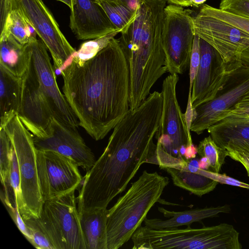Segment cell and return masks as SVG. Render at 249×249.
Returning <instances> with one entry per match:
<instances>
[{
	"label": "cell",
	"mask_w": 249,
	"mask_h": 249,
	"mask_svg": "<svg viewBox=\"0 0 249 249\" xmlns=\"http://www.w3.org/2000/svg\"><path fill=\"white\" fill-rule=\"evenodd\" d=\"M227 156L241 163L249 177V141L233 139L226 145Z\"/></svg>",
	"instance_id": "cell-29"
},
{
	"label": "cell",
	"mask_w": 249,
	"mask_h": 249,
	"mask_svg": "<svg viewBox=\"0 0 249 249\" xmlns=\"http://www.w3.org/2000/svg\"><path fill=\"white\" fill-rule=\"evenodd\" d=\"M102 6L108 18L120 33L124 32L135 20L138 10H134L118 1L96 0Z\"/></svg>",
	"instance_id": "cell-24"
},
{
	"label": "cell",
	"mask_w": 249,
	"mask_h": 249,
	"mask_svg": "<svg viewBox=\"0 0 249 249\" xmlns=\"http://www.w3.org/2000/svg\"><path fill=\"white\" fill-rule=\"evenodd\" d=\"M36 164L44 201L75 191L83 181L78 166L56 152L36 149Z\"/></svg>",
	"instance_id": "cell-14"
},
{
	"label": "cell",
	"mask_w": 249,
	"mask_h": 249,
	"mask_svg": "<svg viewBox=\"0 0 249 249\" xmlns=\"http://www.w3.org/2000/svg\"><path fill=\"white\" fill-rule=\"evenodd\" d=\"M163 169L170 175L175 186L199 196L212 191L218 183L199 173L197 160L171 157Z\"/></svg>",
	"instance_id": "cell-18"
},
{
	"label": "cell",
	"mask_w": 249,
	"mask_h": 249,
	"mask_svg": "<svg viewBox=\"0 0 249 249\" xmlns=\"http://www.w3.org/2000/svg\"><path fill=\"white\" fill-rule=\"evenodd\" d=\"M58 1H60L61 2H63L64 3L66 4L67 5H68L70 9L72 7V0H57Z\"/></svg>",
	"instance_id": "cell-42"
},
{
	"label": "cell",
	"mask_w": 249,
	"mask_h": 249,
	"mask_svg": "<svg viewBox=\"0 0 249 249\" xmlns=\"http://www.w3.org/2000/svg\"><path fill=\"white\" fill-rule=\"evenodd\" d=\"M158 210L164 217L169 218L162 220L159 218H147L146 217L143 221L145 226L153 229H161L190 225L194 222L215 217L221 213H228L231 208L229 205H224L182 212L170 211L163 207H159Z\"/></svg>",
	"instance_id": "cell-19"
},
{
	"label": "cell",
	"mask_w": 249,
	"mask_h": 249,
	"mask_svg": "<svg viewBox=\"0 0 249 249\" xmlns=\"http://www.w3.org/2000/svg\"><path fill=\"white\" fill-rule=\"evenodd\" d=\"M221 120H249V92Z\"/></svg>",
	"instance_id": "cell-34"
},
{
	"label": "cell",
	"mask_w": 249,
	"mask_h": 249,
	"mask_svg": "<svg viewBox=\"0 0 249 249\" xmlns=\"http://www.w3.org/2000/svg\"><path fill=\"white\" fill-rule=\"evenodd\" d=\"M183 229H153L141 226L131 237L133 249H235L239 233L227 223Z\"/></svg>",
	"instance_id": "cell-6"
},
{
	"label": "cell",
	"mask_w": 249,
	"mask_h": 249,
	"mask_svg": "<svg viewBox=\"0 0 249 249\" xmlns=\"http://www.w3.org/2000/svg\"><path fill=\"white\" fill-rule=\"evenodd\" d=\"M11 10L20 13L31 24L60 71L76 51L68 41L51 12L42 0H10Z\"/></svg>",
	"instance_id": "cell-11"
},
{
	"label": "cell",
	"mask_w": 249,
	"mask_h": 249,
	"mask_svg": "<svg viewBox=\"0 0 249 249\" xmlns=\"http://www.w3.org/2000/svg\"><path fill=\"white\" fill-rule=\"evenodd\" d=\"M207 130L215 143L223 149L231 140L249 141V120H220Z\"/></svg>",
	"instance_id": "cell-23"
},
{
	"label": "cell",
	"mask_w": 249,
	"mask_h": 249,
	"mask_svg": "<svg viewBox=\"0 0 249 249\" xmlns=\"http://www.w3.org/2000/svg\"><path fill=\"white\" fill-rule=\"evenodd\" d=\"M0 35L6 29L7 23L11 12L10 0H0Z\"/></svg>",
	"instance_id": "cell-36"
},
{
	"label": "cell",
	"mask_w": 249,
	"mask_h": 249,
	"mask_svg": "<svg viewBox=\"0 0 249 249\" xmlns=\"http://www.w3.org/2000/svg\"><path fill=\"white\" fill-rule=\"evenodd\" d=\"M107 208L79 213L86 249H107Z\"/></svg>",
	"instance_id": "cell-22"
},
{
	"label": "cell",
	"mask_w": 249,
	"mask_h": 249,
	"mask_svg": "<svg viewBox=\"0 0 249 249\" xmlns=\"http://www.w3.org/2000/svg\"><path fill=\"white\" fill-rule=\"evenodd\" d=\"M75 191L44 201L36 218L54 249H86Z\"/></svg>",
	"instance_id": "cell-8"
},
{
	"label": "cell",
	"mask_w": 249,
	"mask_h": 249,
	"mask_svg": "<svg viewBox=\"0 0 249 249\" xmlns=\"http://www.w3.org/2000/svg\"><path fill=\"white\" fill-rule=\"evenodd\" d=\"M71 11L70 26L78 39H93L119 31L96 0H72Z\"/></svg>",
	"instance_id": "cell-17"
},
{
	"label": "cell",
	"mask_w": 249,
	"mask_h": 249,
	"mask_svg": "<svg viewBox=\"0 0 249 249\" xmlns=\"http://www.w3.org/2000/svg\"><path fill=\"white\" fill-rule=\"evenodd\" d=\"M197 154L201 157H205L208 159L210 171L216 173H219L227 156L226 149L218 146L210 135L199 142L197 146Z\"/></svg>",
	"instance_id": "cell-27"
},
{
	"label": "cell",
	"mask_w": 249,
	"mask_h": 249,
	"mask_svg": "<svg viewBox=\"0 0 249 249\" xmlns=\"http://www.w3.org/2000/svg\"><path fill=\"white\" fill-rule=\"evenodd\" d=\"M52 126L53 132L51 137L41 138L33 135L36 149L56 152L67 157L88 171L96 160L77 128L66 126L53 118Z\"/></svg>",
	"instance_id": "cell-16"
},
{
	"label": "cell",
	"mask_w": 249,
	"mask_h": 249,
	"mask_svg": "<svg viewBox=\"0 0 249 249\" xmlns=\"http://www.w3.org/2000/svg\"><path fill=\"white\" fill-rule=\"evenodd\" d=\"M63 92L82 127L95 141L104 139L129 110V74L118 39L79 66L60 71Z\"/></svg>",
	"instance_id": "cell-2"
},
{
	"label": "cell",
	"mask_w": 249,
	"mask_h": 249,
	"mask_svg": "<svg viewBox=\"0 0 249 249\" xmlns=\"http://www.w3.org/2000/svg\"><path fill=\"white\" fill-rule=\"evenodd\" d=\"M22 89V78L14 76L0 66V129L18 114Z\"/></svg>",
	"instance_id": "cell-21"
},
{
	"label": "cell",
	"mask_w": 249,
	"mask_h": 249,
	"mask_svg": "<svg viewBox=\"0 0 249 249\" xmlns=\"http://www.w3.org/2000/svg\"><path fill=\"white\" fill-rule=\"evenodd\" d=\"M195 33L219 53L232 72L242 65L241 55L249 48V35L220 19L199 12L194 17Z\"/></svg>",
	"instance_id": "cell-12"
},
{
	"label": "cell",
	"mask_w": 249,
	"mask_h": 249,
	"mask_svg": "<svg viewBox=\"0 0 249 249\" xmlns=\"http://www.w3.org/2000/svg\"><path fill=\"white\" fill-rule=\"evenodd\" d=\"M169 3L182 7L192 6L191 0H167Z\"/></svg>",
	"instance_id": "cell-38"
},
{
	"label": "cell",
	"mask_w": 249,
	"mask_h": 249,
	"mask_svg": "<svg viewBox=\"0 0 249 249\" xmlns=\"http://www.w3.org/2000/svg\"><path fill=\"white\" fill-rule=\"evenodd\" d=\"M200 62L199 37L195 35L190 61L189 94H192L193 82L197 75Z\"/></svg>",
	"instance_id": "cell-33"
},
{
	"label": "cell",
	"mask_w": 249,
	"mask_h": 249,
	"mask_svg": "<svg viewBox=\"0 0 249 249\" xmlns=\"http://www.w3.org/2000/svg\"><path fill=\"white\" fill-rule=\"evenodd\" d=\"M249 92V66L242 64L230 73L213 99L193 108L191 131L201 134L223 119Z\"/></svg>",
	"instance_id": "cell-13"
},
{
	"label": "cell",
	"mask_w": 249,
	"mask_h": 249,
	"mask_svg": "<svg viewBox=\"0 0 249 249\" xmlns=\"http://www.w3.org/2000/svg\"><path fill=\"white\" fill-rule=\"evenodd\" d=\"M218 9L235 16L249 18V0H220Z\"/></svg>",
	"instance_id": "cell-32"
},
{
	"label": "cell",
	"mask_w": 249,
	"mask_h": 249,
	"mask_svg": "<svg viewBox=\"0 0 249 249\" xmlns=\"http://www.w3.org/2000/svg\"><path fill=\"white\" fill-rule=\"evenodd\" d=\"M199 12L226 22L249 35V18L228 13L207 4L203 5Z\"/></svg>",
	"instance_id": "cell-28"
},
{
	"label": "cell",
	"mask_w": 249,
	"mask_h": 249,
	"mask_svg": "<svg viewBox=\"0 0 249 249\" xmlns=\"http://www.w3.org/2000/svg\"><path fill=\"white\" fill-rule=\"evenodd\" d=\"M169 182L167 177L144 170L131 184L126 193L107 210V249H118L131 239Z\"/></svg>",
	"instance_id": "cell-5"
},
{
	"label": "cell",
	"mask_w": 249,
	"mask_h": 249,
	"mask_svg": "<svg viewBox=\"0 0 249 249\" xmlns=\"http://www.w3.org/2000/svg\"><path fill=\"white\" fill-rule=\"evenodd\" d=\"M241 61L243 64L249 66V48L243 52Z\"/></svg>",
	"instance_id": "cell-40"
},
{
	"label": "cell",
	"mask_w": 249,
	"mask_h": 249,
	"mask_svg": "<svg viewBox=\"0 0 249 249\" xmlns=\"http://www.w3.org/2000/svg\"><path fill=\"white\" fill-rule=\"evenodd\" d=\"M13 146L10 139L3 128L0 129V180L4 185L8 178Z\"/></svg>",
	"instance_id": "cell-31"
},
{
	"label": "cell",
	"mask_w": 249,
	"mask_h": 249,
	"mask_svg": "<svg viewBox=\"0 0 249 249\" xmlns=\"http://www.w3.org/2000/svg\"><path fill=\"white\" fill-rule=\"evenodd\" d=\"M207 0H191L192 6L199 7L202 5Z\"/></svg>",
	"instance_id": "cell-41"
},
{
	"label": "cell",
	"mask_w": 249,
	"mask_h": 249,
	"mask_svg": "<svg viewBox=\"0 0 249 249\" xmlns=\"http://www.w3.org/2000/svg\"><path fill=\"white\" fill-rule=\"evenodd\" d=\"M199 166L202 169L209 170L210 164L208 159L205 157H201L199 160Z\"/></svg>",
	"instance_id": "cell-39"
},
{
	"label": "cell",
	"mask_w": 249,
	"mask_h": 249,
	"mask_svg": "<svg viewBox=\"0 0 249 249\" xmlns=\"http://www.w3.org/2000/svg\"><path fill=\"white\" fill-rule=\"evenodd\" d=\"M120 33L119 31H116L83 43L79 50L70 57L69 59L71 60L68 61H73L79 66L83 65L86 61L93 57L105 48L110 41Z\"/></svg>",
	"instance_id": "cell-26"
},
{
	"label": "cell",
	"mask_w": 249,
	"mask_h": 249,
	"mask_svg": "<svg viewBox=\"0 0 249 249\" xmlns=\"http://www.w3.org/2000/svg\"><path fill=\"white\" fill-rule=\"evenodd\" d=\"M167 0H142L135 20L118 38L129 74V105L133 110L150 94L167 71L162 45Z\"/></svg>",
	"instance_id": "cell-3"
},
{
	"label": "cell",
	"mask_w": 249,
	"mask_h": 249,
	"mask_svg": "<svg viewBox=\"0 0 249 249\" xmlns=\"http://www.w3.org/2000/svg\"><path fill=\"white\" fill-rule=\"evenodd\" d=\"M9 33L20 43L26 44L37 39L36 30L26 18L17 10H11L5 32Z\"/></svg>",
	"instance_id": "cell-25"
},
{
	"label": "cell",
	"mask_w": 249,
	"mask_h": 249,
	"mask_svg": "<svg viewBox=\"0 0 249 249\" xmlns=\"http://www.w3.org/2000/svg\"><path fill=\"white\" fill-rule=\"evenodd\" d=\"M29 43L22 44L9 33L0 36V66L15 76L22 78L30 61Z\"/></svg>",
	"instance_id": "cell-20"
},
{
	"label": "cell",
	"mask_w": 249,
	"mask_h": 249,
	"mask_svg": "<svg viewBox=\"0 0 249 249\" xmlns=\"http://www.w3.org/2000/svg\"><path fill=\"white\" fill-rule=\"evenodd\" d=\"M122 3L134 10H138L140 7L142 0H111Z\"/></svg>",
	"instance_id": "cell-37"
},
{
	"label": "cell",
	"mask_w": 249,
	"mask_h": 249,
	"mask_svg": "<svg viewBox=\"0 0 249 249\" xmlns=\"http://www.w3.org/2000/svg\"><path fill=\"white\" fill-rule=\"evenodd\" d=\"M29 231L30 239L29 242L38 249H54L49 237L41 229L36 218L23 219Z\"/></svg>",
	"instance_id": "cell-30"
},
{
	"label": "cell",
	"mask_w": 249,
	"mask_h": 249,
	"mask_svg": "<svg viewBox=\"0 0 249 249\" xmlns=\"http://www.w3.org/2000/svg\"><path fill=\"white\" fill-rule=\"evenodd\" d=\"M178 80V74L174 73L170 74L163 81L161 123L155 137L158 148L174 157L184 159L187 147L193 143L185 114L182 112L177 97Z\"/></svg>",
	"instance_id": "cell-10"
},
{
	"label": "cell",
	"mask_w": 249,
	"mask_h": 249,
	"mask_svg": "<svg viewBox=\"0 0 249 249\" xmlns=\"http://www.w3.org/2000/svg\"><path fill=\"white\" fill-rule=\"evenodd\" d=\"M199 173L202 175L217 181L221 184L239 187L249 190V184L232 178L226 174H221L209 170H204L199 168Z\"/></svg>",
	"instance_id": "cell-35"
},
{
	"label": "cell",
	"mask_w": 249,
	"mask_h": 249,
	"mask_svg": "<svg viewBox=\"0 0 249 249\" xmlns=\"http://www.w3.org/2000/svg\"><path fill=\"white\" fill-rule=\"evenodd\" d=\"M199 47L200 65L191 94L193 108L213 99L231 72L228 71L218 52L200 37Z\"/></svg>",
	"instance_id": "cell-15"
},
{
	"label": "cell",
	"mask_w": 249,
	"mask_h": 249,
	"mask_svg": "<svg viewBox=\"0 0 249 249\" xmlns=\"http://www.w3.org/2000/svg\"><path fill=\"white\" fill-rule=\"evenodd\" d=\"M21 101L18 113L20 121L35 136L51 137L52 119L70 125L76 116L57 85L55 71L50 61L30 63L22 77Z\"/></svg>",
	"instance_id": "cell-4"
},
{
	"label": "cell",
	"mask_w": 249,
	"mask_h": 249,
	"mask_svg": "<svg viewBox=\"0 0 249 249\" xmlns=\"http://www.w3.org/2000/svg\"><path fill=\"white\" fill-rule=\"evenodd\" d=\"M192 11L170 4L164 10L162 45L167 71L183 74L190 65L196 35Z\"/></svg>",
	"instance_id": "cell-9"
},
{
	"label": "cell",
	"mask_w": 249,
	"mask_h": 249,
	"mask_svg": "<svg viewBox=\"0 0 249 249\" xmlns=\"http://www.w3.org/2000/svg\"><path fill=\"white\" fill-rule=\"evenodd\" d=\"M162 92L155 91L116 125L107 144L83 177L78 211L107 208L124 192L143 163L157 165L153 139L161 123Z\"/></svg>",
	"instance_id": "cell-1"
},
{
	"label": "cell",
	"mask_w": 249,
	"mask_h": 249,
	"mask_svg": "<svg viewBox=\"0 0 249 249\" xmlns=\"http://www.w3.org/2000/svg\"><path fill=\"white\" fill-rule=\"evenodd\" d=\"M16 152L20 177V201L18 210L23 219L39 218L44 203L38 177L36 149L33 135L18 116H15L3 128Z\"/></svg>",
	"instance_id": "cell-7"
}]
</instances>
